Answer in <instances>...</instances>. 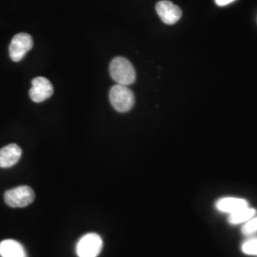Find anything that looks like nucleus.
<instances>
[{"label":"nucleus","instance_id":"5","mask_svg":"<svg viewBox=\"0 0 257 257\" xmlns=\"http://www.w3.org/2000/svg\"><path fill=\"white\" fill-rule=\"evenodd\" d=\"M34 47L33 37L29 34L20 33L16 35L10 44V57L13 61L19 62Z\"/></svg>","mask_w":257,"mask_h":257},{"label":"nucleus","instance_id":"4","mask_svg":"<svg viewBox=\"0 0 257 257\" xmlns=\"http://www.w3.org/2000/svg\"><path fill=\"white\" fill-rule=\"evenodd\" d=\"M103 241L97 233H87L79 239L76 245L78 257H97L101 252Z\"/></svg>","mask_w":257,"mask_h":257},{"label":"nucleus","instance_id":"2","mask_svg":"<svg viewBox=\"0 0 257 257\" xmlns=\"http://www.w3.org/2000/svg\"><path fill=\"white\" fill-rule=\"evenodd\" d=\"M110 101L117 111L127 112L135 105V94L127 86L116 84L110 89Z\"/></svg>","mask_w":257,"mask_h":257},{"label":"nucleus","instance_id":"1","mask_svg":"<svg viewBox=\"0 0 257 257\" xmlns=\"http://www.w3.org/2000/svg\"><path fill=\"white\" fill-rule=\"evenodd\" d=\"M110 74L117 84L125 86L135 83L137 79V73L133 64L127 58L121 56H117L111 60Z\"/></svg>","mask_w":257,"mask_h":257},{"label":"nucleus","instance_id":"9","mask_svg":"<svg viewBox=\"0 0 257 257\" xmlns=\"http://www.w3.org/2000/svg\"><path fill=\"white\" fill-rule=\"evenodd\" d=\"M22 156V150L18 144L12 143L0 150V168H11L16 165Z\"/></svg>","mask_w":257,"mask_h":257},{"label":"nucleus","instance_id":"13","mask_svg":"<svg viewBox=\"0 0 257 257\" xmlns=\"http://www.w3.org/2000/svg\"><path fill=\"white\" fill-rule=\"evenodd\" d=\"M241 232L245 236H250L254 235L257 233V215H254L252 218L247 221L246 223L243 224L241 228Z\"/></svg>","mask_w":257,"mask_h":257},{"label":"nucleus","instance_id":"6","mask_svg":"<svg viewBox=\"0 0 257 257\" xmlns=\"http://www.w3.org/2000/svg\"><path fill=\"white\" fill-rule=\"evenodd\" d=\"M32 88L29 92L31 99L36 103L45 101L54 93L53 84L45 77L39 76L32 80Z\"/></svg>","mask_w":257,"mask_h":257},{"label":"nucleus","instance_id":"10","mask_svg":"<svg viewBox=\"0 0 257 257\" xmlns=\"http://www.w3.org/2000/svg\"><path fill=\"white\" fill-rule=\"evenodd\" d=\"M0 256L28 257V255L21 243L13 239H6L0 242Z\"/></svg>","mask_w":257,"mask_h":257},{"label":"nucleus","instance_id":"8","mask_svg":"<svg viewBox=\"0 0 257 257\" xmlns=\"http://www.w3.org/2000/svg\"><path fill=\"white\" fill-rule=\"evenodd\" d=\"M248 206V202L246 199L230 196L221 197L214 203V207L217 211L229 214Z\"/></svg>","mask_w":257,"mask_h":257},{"label":"nucleus","instance_id":"7","mask_svg":"<svg viewBox=\"0 0 257 257\" xmlns=\"http://www.w3.org/2000/svg\"><path fill=\"white\" fill-rule=\"evenodd\" d=\"M156 10L159 18L167 25H174L182 17L181 9L168 0L157 2Z\"/></svg>","mask_w":257,"mask_h":257},{"label":"nucleus","instance_id":"11","mask_svg":"<svg viewBox=\"0 0 257 257\" xmlns=\"http://www.w3.org/2000/svg\"><path fill=\"white\" fill-rule=\"evenodd\" d=\"M256 214V210L248 206V207H245L243 209H240L238 211H234V212L229 214L228 222L230 225L244 224Z\"/></svg>","mask_w":257,"mask_h":257},{"label":"nucleus","instance_id":"12","mask_svg":"<svg viewBox=\"0 0 257 257\" xmlns=\"http://www.w3.org/2000/svg\"><path fill=\"white\" fill-rule=\"evenodd\" d=\"M241 251L250 256H257V236L250 235L241 244Z\"/></svg>","mask_w":257,"mask_h":257},{"label":"nucleus","instance_id":"3","mask_svg":"<svg viewBox=\"0 0 257 257\" xmlns=\"http://www.w3.org/2000/svg\"><path fill=\"white\" fill-rule=\"evenodd\" d=\"M36 193L29 186H19L4 193L5 203L11 208H25L35 201Z\"/></svg>","mask_w":257,"mask_h":257},{"label":"nucleus","instance_id":"14","mask_svg":"<svg viewBox=\"0 0 257 257\" xmlns=\"http://www.w3.org/2000/svg\"><path fill=\"white\" fill-rule=\"evenodd\" d=\"M234 0H215V3L218 5V6H226V5H229L231 2H233Z\"/></svg>","mask_w":257,"mask_h":257}]
</instances>
